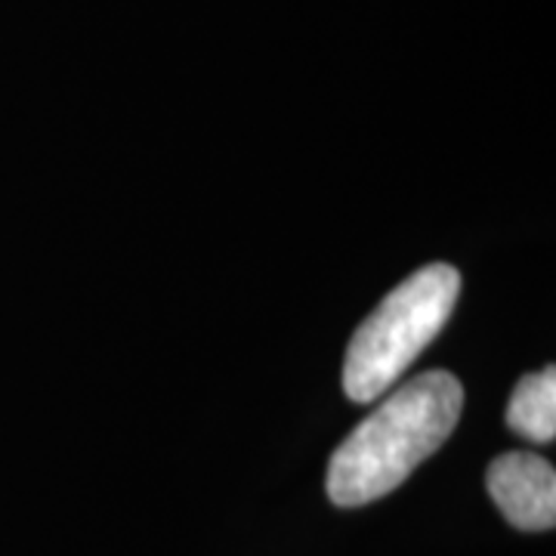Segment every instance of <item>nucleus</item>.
I'll list each match as a JSON object with an SVG mask.
<instances>
[{
	"label": "nucleus",
	"mask_w": 556,
	"mask_h": 556,
	"mask_svg": "<svg viewBox=\"0 0 556 556\" xmlns=\"http://www.w3.org/2000/svg\"><path fill=\"white\" fill-rule=\"evenodd\" d=\"M464 408V387L448 371H427L402 383L358 424L328 464V497L362 507L390 495L452 437Z\"/></svg>",
	"instance_id": "nucleus-1"
},
{
	"label": "nucleus",
	"mask_w": 556,
	"mask_h": 556,
	"mask_svg": "<svg viewBox=\"0 0 556 556\" xmlns=\"http://www.w3.org/2000/svg\"><path fill=\"white\" fill-rule=\"evenodd\" d=\"M510 430L529 442H554L556 437V368L547 365L544 371L526 375L514 387V396L507 405Z\"/></svg>",
	"instance_id": "nucleus-4"
},
{
	"label": "nucleus",
	"mask_w": 556,
	"mask_h": 556,
	"mask_svg": "<svg viewBox=\"0 0 556 556\" xmlns=\"http://www.w3.org/2000/svg\"><path fill=\"white\" fill-rule=\"evenodd\" d=\"M489 495L510 526L522 532H547L556 522L554 464L529 452H507L489 464Z\"/></svg>",
	"instance_id": "nucleus-3"
},
{
	"label": "nucleus",
	"mask_w": 556,
	"mask_h": 556,
	"mask_svg": "<svg viewBox=\"0 0 556 556\" xmlns=\"http://www.w3.org/2000/svg\"><path fill=\"white\" fill-rule=\"evenodd\" d=\"M460 294V273L430 263L396 285L356 328L343 358V393L353 402H375L445 328Z\"/></svg>",
	"instance_id": "nucleus-2"
}]
</instances>
